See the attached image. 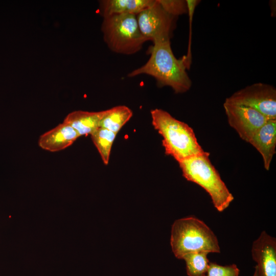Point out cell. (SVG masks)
<instances>
[{
  "mask_svg": "<svg viewBox=\"0 0 276 276\" xmlns=\"http://www.w3.org/2000/svg\"><path fill=\"white\" fill-rule=\"evenodd\" d=\"M187 70L183 57L176 58L170 40H167L154 43L147 62L129 73L127 76L148 75L156 80L159 87L168 86L175 93L181 94L188 91L192 84Z\"/></svg>",
  "mask_w": 276,
  "mask_h": 276,
  "instance_id": "6da1fadb",
  "label": "cell"
},
{
  "mask_svg": "<svg viewBox=\"0 0 276 276\" xmlns=\"http://www.w3.org/2000/svg\"><path fill=\"white\" fill-rule=\"evenodd\" d=\"M152 124L162 135L165 153L178 162L204 153L192 128L173 117L169 112L155 108L150 111Z\"/></svg>",
  "mask_w": 276,
  "mask_h": 276,
  "instance_id": "7a4b0ae2",
  "label": "cell"
},
{
  "mask_svg": "<svg viewBox=\"0 0 276 276\" xmlns=\"http://www.w3.org/2000/svg\"><path fill=\"white\" fill-rule=\"evenodd\" d=\"M170 243L179 259L189 253L220 252L217 237L202 221L191 216L175 220L171 228Z\"/></svg>",
  "mask_w": 276,
  "mask_h": 276,
  "instance_id": "3957f363",
  "label": "cell"
},
{
  "mask_svg": "<svg viewBox=\"0 0 276 276\" xmlns=\"http://www.w3.org/2000/svg\"><path fill=\"white\" fill-rule=\"evenodd\" d=\"M209 155L205 152L178 163L183 177L203 188L211 196L215 208L222 212L234 200V196L212 164Z\"/></svg>",
  "mask_w": 276,
  "mask_h": 276,
  "instance_id": "277c9868",
  "label": "cell"
},
{
  "mask_svg": "<svg viewBox=\"0 0 276 276\" xmlns=\"http://www.w3.org/2000/svg\"><path fill=\"white\" fill-rule=\"evenodd\" d=\"M101 31L108 48L118 54H134L140 51L147 41L141 32L136 15L133 14L104 17Z\"/></svg>",
  "mask_w": 276,
  "mask_h": 276,
  "instance_id": "5b68a950",
  "label": "cell"
},
{
  "mask_svg": "<svg viewBox=\"0 0 276 276\" xmlns=\"http://www.w3.org/2000/svg\"><path fill=\"white\" fill-rule=\"evenodd\" d=\"M177 17L168 14L157 0L137 15L138 25L142 35L153 43L170 40L176 26Z\"/></svg>",
  "mask_w": 276,
  "mask_h": 276,
  "instance_id": "8992f818",
  "label": "cell"
},
{
  "mask_svg": "<svg viewBox=\"0 0 276 276\" xmlns=\"http://www.w3.org/2000/svg\"><path fill=\"white\" fill-rule=\"evenodd\" d=\"M225 102L250 107L269 119H276V89L271 85L252 84L234 93Z\"/></svg>",
  "mask_w": 276,
  "mask_h": 276,
  "instance_id": "52a82bcc",
  "label": "cell"
},
{
  "mask_svg": "<svg viewBox=\"0 0 276 276\" xmlns=\"http://www.w3.org/2000/svg\"><path fill=\"white\" fill-rule=\"evenodd\" d=\"M223 107L229 125L241 139L248 143L256 132L270 120L249 107L224 102Z\"/></svg>",
  "mask_w": 276,
  "mask_h": 276,
  "instance_id": "ba28073f",
  "label": "cell"
},
{
  "mask_svg": "<svg viewBox=\"0 0 276 276\" xmlns=\"http://www.w3.org/2000/svg\"><path fill=\"white\" fill-rule=\"evenodd\" d=\"M251 255L257 276H276V240L263 231L252 244Z\"/></svg>",
  "mask_w": 276,
  "mask_h": 276,
  "instance_id": "9c48e42d",
  "label": "cell"
},
{
  "mask_svg": "<svg viewBox=\"0 0 276 276\" xmlns=\"http://www.w3.org/2000/svg\"><path fill=\"white\" fill-rule=\"evenodd\" d=\"M79 136L72 126L63 122L41 135L38 140V145L47 151H59L72 145Z\"/></svg>",
  "mask_w": 276,
  "mask_h": 276,
  "instance_id": "30bf717a",
  "label": "cell"
},
{
  "mask_svg": "<svg viewBox=\"0 0 276 276\" xmlns=\"http://www.w3.org/2000/svg\"><path fill=\"white\" fill-rule=\"evenodd\" d=\"M249 143L261 154L264 168L268 170L275 153L276 119L267 121L254 135Z\"/></svg>",
  "mask_w": 276,
  "mask_h": 276,
  "instance_id": "8fae6325",
  "label": "cell"
},
{
  "mask_svg": "<svg viewBox=\"0 0 276 276\" xmlns=\"http://www.w3.org/2000/svg\"><path fill=\"white\" fill-rule=\"evenodd\" d=\"M155 0H102L99 11L103 17L117 14L137 15L152 5Z\"/></svg>",
  "mask_w": 276,
  "mask_h": 276,
  "instance_id": "7c38bea8",
  "label": "cell"
},
{
  "mask_svg": "<svg viewBox=\"0 0 276 276\" xmlns=\"http://www.w3.org/2000/svg\"><path fill=\"white\" fill-rule=\"evenodd\" d=\"M105 113V110L89 112L76 110L68 113L63 122L69 124L79 136L91 134L100 127V122Z\"/></svg>",
  "mask_w": 276,
  "mask_h": 276,
  "instance_id": "4fadbf2b",
  "label": "cell"
},
{
  "mask_svg": "<svg viewBox=\"0 0 276 276\" xmlns=\"http://www.w3.org/2000/svg\"><path fill=\"white\" fill-rule=\"evenodd\" d=\"M132 114V111L125 105H119L105 110V113L100 122V127L118 133L130 119Z\"/></svg>",
  "mask_w": 276,
  "mask_h": 276,
  "instance_id": "5bb4252c",
  "label": "cell"
},
{
  "mask_svg": "<svg viewBox=\"0 0 276 276\" xmlns=\"http://www.w3.org/2000/svg\"><path fill=\"white\" fill-rule=\"evenodd\" d=\"M117 134L107 129L99 127L90 134L91 140L105 165L108 164L111 147Z\"/></svg>",
  "mask_w": 276,
  "mask_h": 276,
  "instance_id": "9a60e30c",
  "label": "cell"
},
{
  "mask_svg": "<svg viewBox=\"0 0 276 276\" xmlns=\"http://www.w3.org/2000/svg\"><path fill=\"white\" fill-rule=\"evenodd\" d=\"M206 252H195L185 255L182 259L186 264L189 276H205L210 261Z\"/></svg>",
  "mask_w": 276,
  "mask_h": 276,
  "instance_id": "2e32d148",
  "label": "cell"
},
{
  "mask_svg": "<svg viewBox=\"0 0 276 276\" xmlns=\"http://www.w3.org/2000/svg\"><path fill=\"white\" fill-rule=\"evenodd\" d=\"M163 9L169 14L177 17L187 14L188 7L186 0H157Z\"/></svg>",
  "mask_w": 276,
  "mask_h": 276,
  "instance_id": "e0dca14e",
  "label": "cell"
},
{
  "mask_svg": "<svg viewBox=\"0 0 276 276\" xmlns=\"http://www.w3.org/2000/svg\"><path fill=\"white\" fill-rule=\"evenodd\" d=\"M239 272L236 264L222 266L210 262L205 276H239Z\"/></svg>",
  "mask_w": 276,
  "mask_h": 276,
  "instance_id": "ac0fdd59",
  "label": "cell"
},
{
  "mask_svg": "<svg viewBox=\"0 0 276 276\" xmlns=\"http://www.w3.org/2000/svg\"><path fill=\"white\" fill-rule=\"evenodd\" d=\"M200 2V1L198 0H186L188 7L187 14H188L189 21V35L187 53L186 55L183 56V57L185 60L187 70L189 69L190 67L192 59L191 47L193 18L195 8Z\"/></svg>",
  "mask_w": 276,
  "mask_h": 276,
  "instance_id": "d6986e66",
  "label": "cell"
},
{
  "mask_svg": "<svg viewBox=\"0 0 276 276\" xmlns=\"http://www.w3.org/2000/svg\"><path fill=\"white\" fill-rule=\"evenodd\" d=\"M253 276H257V272L255 270Z\"/></svg>",
  "mask_w": 276,
  "mask_h": 276,
  "instance_id": "ffe728a7",
  "label": "cell"
}]
</instances>
